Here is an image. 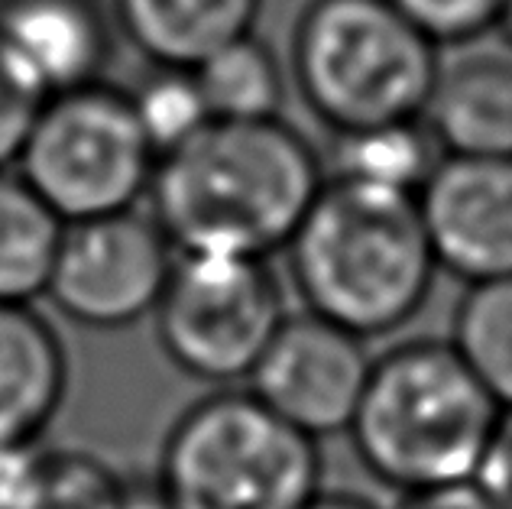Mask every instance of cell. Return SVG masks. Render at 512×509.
I'll return each mask as SVG.
<instances>
[{
  "label": "cell",
  "mask_w": 512,
  "mask_h": 509,
  "mask_svg": "<svg viewBox=\"0 0 512 509\" xmlns=\"http://www.w3.org/2000/svg\"><path fill=\"white\" fill-rule=\"evenodd\" d=\"M331 153L325 159L328 179H344L370 189L419 198L431 172L444 159L428 124L399 120V124L331 133Z\"/></svg>",
  "instance_id": "15"
},
{
  "label": "cell",
  "mask_w": 512,
  "mask_h": 509,
  "mask_svg": "<svg viewBox=\"0 0 512 509\" xmlns=\"http://www.w3.org/2000/svg\"><path fill=\"white\" fill-rule=\"evenodd\" d=\"M422 120L444 156H512V56L461 46L441 59Z\"/></svg>",
  "instance_id": "13"
},
{
  "label": "cell",
  "mask_w": 512,
  "mask_h": 509,
  "mask_svg": "<svg viewBox=\"0 0 512 509\" xmlns=\"http://www.w3.org/2000/svg\"><path fill=\"white\" fill-rule=\"evenodd\" d=\"M153 318L169 364L224 390L250 380L289 308L269 260L179 253Z\"/></svg>",
  "instance_id": "7"
},
{
  "label": "cell",
  "mask_w": 512,
  "mask_h": 509,
  "mask_svg": "<svg viewBox=\"0 0 512 509\" xmlns=\"http://www.w3.org/2000/svg\"><path fill=\"white\" fill-rule=\"evenodd\" d=\"M175 260L179 250L153 211L65 224L46 299L82 328H130L156 312Z\"/></svg>",
  "instance_id": "8"
},
{
  "label": "cell",
  "mask_w": 512,
  "mask_h": 509,
  "mask_svg": "<svg viewBox=\"0 0 512 509\" xmlns=\"http://www.w3.org/2000/svg\"><path fill=\"white\" fill-rule=\"evenodd\" d=\"M373 354L357 338L312 312L289 315L250 373L247 390L308 438L347 435L367 390Z\"/></svg>",
  "instance_id": "9"
},
{
  "label": "cell",
  "mask_w": 512,
  "mask_h": 509,
  "mask_svg": "<svg viewBox=\"0 0 512 509\" xmlns=\"http://www.w3.org/2000/svg\"><path fill=\"white\" fill-rule=\"evenodd\" d=\"M69 396V351L33 305H0V451L36 448Z\"/></svg>",
  "instance_id": "12"
},
{
  "label": "cell",
  "mask_w": 512,
  "mask_h": 509,
  "mask_svg": "<svg viewBox=\"0 0 512 509\" xmlns=\"http://www.w3.org/2000/svg\"><path fill=\"white\" fill-rule=\"evenodd\" d=\"M321 441L250 390L224 386L172 422L156 490L172 509H305L325 487Z\"/></svg>",
  "instance_id": "5"
},
{
  "label": "cell",
  "mask_w": 512,
  "mask_h": 509,
  "mask_svg": "<svg viewBox=\"0 0 512 509\" xmlns=\"http://www.w3.org/2000/svg\"><path fill=\"white\" fill-rule=\"evenodd\" d=\"M211 120H273L286 104V65L250 33L192 69Z\"/></svg>",
  "instance_id": "17"
},
{
  "label": "cell",
  "mask_w": 512,
  "mask_h": 509,
  "mask_svg": "<svg viewBox=\"0 0 512 509\" xmlns=\"http://www.w3.org/2000/svg\"><path fill=\"white\" fill-rule=\"evenodd\" d=\"M415 202L438 270L467 286L512 276V156H444Z\"/></svg>",
  "instance_id": "10"
},
{
  "label": "cell",
  "mask_w": 512,
  "mask_h": 509,
  "mask_svg": "<svg viewBox=\"0 0 512 509\" xmlns=\"http://www.w3.org/2000/svg\"><path fill=\"white\" fill-rule=\"evenodd\" d=\"M305 509H380L373 500L360 497V493H347V490H321L318 497L308 503Z\"/></svg>",
  "instance_id": "25"
},
{
  "label": "cell",
  "mask_w": 512,
  "mask_h": 509,
  "mask_svg": "<svg viewBox=\"0 0 512 509\" xmlns=\"http://www.w3.org/2000/svg\"><path fill=\"white\" fill-rule=\"evenodd\" d=\"M46 98L17 72L4 49H0V172L17 169L23 143L36 124L39 107Z\"/></svg>",
  "instance_id": "22"
},
{
  "label": "cell",
  "mask_w": 512,
  "mask_h": 509,
  "mask_svg": "<svg viewBox=\"0 0 512 509\" xmlns=\"http://www.w3.org/2000/svg\"><path fill=\"white\" fill-rule=\"evenodd\" d=\"M448 341L500 409H512V276L467 286Z\"/></svg>",
  "instance_id": "18"
},
{
  "label": "cell",
  "mask_w": 512,
  "mask_h": 509,
  "mask_svg": "<svg viewBox=\"0 0 512 509\" xmlns=\"http://www.w3.org/2000/svg\"><path fill=\"white\" fill-rule=\"evenodd\" d=\"M474 484L500 506L512 509V409H503Z\"/></svg>",
  "instance_id": "23"
},
{
  "label": "cell",
  "mask_w": 512,
  "mask_h": 509,
  "mask_svg": "<svg viewBox=\"0 0 512 509\" xmlns=\"http://www.w3.org/2000/svg\"><path fill=\"white\" fill-rule=\"evenodd\" d=\"M286 260L305 312L363 341L406 328L438 276L419 202L344 179L325 182Z\"/></svg>",
  "instance_id": "2"
},
{
  "label": "cell",
  "mask_w": 512,
  "mask_h": 509,
  "mask_svg": "<svg viewBox=\"0 0 512 509\" xmlns=\"http://www.w3.org/2000/svg\"><path fill=\"white\" fill-rule=\"evenodd\" d=\"M438 49L474 46L477 39L500 30L506 0H389Z\"/></svg>",
  "instance_id": "21"
},
{
  "label": "cell",
  "mask_w": 512,
  "mask_h": 509,
  "mask_svg": "<svg viewBox=\"0 0 512 509\" xmlns=\"http://www.w3.org/2000/svg\"><path fill=\"white\" fill-rule=\"evenodd\" d=\"M263 0H111L117 33L150 65L198 69L256 33Z\"/></svg>",
  "instance_id": "14"
},
{
  "label": "cell",
  "mask_w": 512,
  "mask_h": 509,
  "mask_svg": "<svg viewBox=\"0 0 512 509\" xmlns=\"http://www.w3.org/2000/svg\"><path fill=\"white\" fill-rule=\"evenodd\" d=\"M65 221L20 179L0 172V305L46 299Z\"/></svg>",
  "instance_id": "16"
},
{
  "label": "cell",
  "mask_w": 512,
  "mask_h": 509,
  "mask_svg": "<svg viewBox=\"0 0 512 509\" xmlns=\"http://www.w3.org/2000/svg\"><path fill=\"white\" fill-rule=\"evenodd\" d=\"M117 36L111 0H0V49L43 98L104 82Z\"/></svg>",
  "instance_id": "11"
},
{
  "label": "cell",
  "mask_w": 512,
  "mask_h": 509,
  "mask_svg": "<svg viewBox=\"0 0 512 509\" xmlns=\"http://www.w3.org/2000/svg\"><path fill=\"white\" fill-rule=\"evenodd\" d=\"M156 163L130 91L94 82L46 98L17 172L65 224H78L150 198Z\"/></svg>",
  "instance_id": "6"
},
{
  "label": "cell",
  "mask_w": 512,
  "mask_h": 509,
  "mask_svg": "<svg viewBox=\"0 0 512 509\" xmlns=\"http://www.w3.org/2000/svg\"><path fill=\"white\" fill-rule=\"evenodd\" d=\"M396 509H500V506L470 480V484L412 493V497H402Z\"/></svg>",
  "instance_id": "24"
},
{
  "label": "cell",
  "mask_w": 512,
  "mask_h": 509,
  "mask_svg": "<svg viewBox=\"0 0 512 509\" xmlns=\"http://www.w3.org/2000/svg\"><path fill=\"white\" fill-rule=\"evenodd\" d=\"M120 509H172L166 503L163 493L156 490V484L150 487H130L127 484V497H124V506Z\"/></svg>",
  "instance_id": "26"
},
{
  "label": "cell",
  "mask_w": 512,
  "mask_h": 509,
  "mask_svg": "<svg viewBox=\"0 0 512 509\" xmlns=\"http://www.w3.org/2000/svg\"><path fill=\"white\" fill-rule=\"evenodd\" d=\"M441 49L389 0H308L292 26L289 72L331 133L419 120Z\"/></svg>",
  "instance_id": "4"
},
{
  "label": "cell",
  "mask_w": 512,
  "mask_h": 509,
  "mask_svg": "<svg viewBox=\"0 0 512 509\" xmlns=\"http://www.w3.org/2000/svg\"><path fill=\"white\" fill-rule=\"evenodd\" d=\"M325 182V156L282 117L208 120L159 156L150 202L179 253L273 260Z\"/></svg>",
  "instance_id": "1"
},
{
  "label": "cell",
  "mask_w": 512,
  "mask_h": 509,
  "mask_svg": "<svg viewBox=\"0 0 512 509\" xmlns=\"http://www.w3.org/2000/svg\"><path fill=\"white\" fill-rule=\"evenodd\" d=\"M500 33L506 36V43L512 46V0L503 4V17H500Z\"/></svg>",
  "instance_id": "27"
},
{
  "label": "cell",
  "mask_w": 512,
  "mask_h": 509,
  "mask_svg": "<svg viewBox=\"0 0 512 509\" xmlns=\"http://www.w3.org/2000/svg\"><path fill=\"white\" fill-rule=\"evenodd\" d=\"M500 415L451 341L419 338L373 357L347 438L363 471L412 497L470 484Z\"/></svg>",
  "instance_id": "3"
},
{
  "label": "cell",
  "mask_w": 512,
  "mask_h": 509,
  "mask_svg": "<svg viewBox=\"0 0 512 509\" xmlns=\"http://www.w3.org/2000/svg\"><path fill=\"white\" fill-rule=\"evenodd\" d=\"M127 480L107 461L78 448H36L7 509H120Z\"/></svg>",
  "instance_id": "19"
},
{
  "label": "cell",
  "mask_w": 512,
  "mask_h": 509,
  "mask_svg": "<svg viewBox=\"0 0 512 509\" xmlns=\"http://www.w3.org/2000/svg\"><path fill=\"white\" fill-rule=\"evenodd\" d=\"M130 101L140 117V127L146 130L159 156L175 150L188 137H195L211 120L208 101L201 95V85L192 69L153 65V72L143 75L140 85L130 91Z\"/></svg>",
  "instance_id": "20"
}]
</instances>
